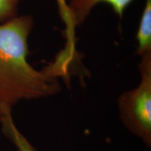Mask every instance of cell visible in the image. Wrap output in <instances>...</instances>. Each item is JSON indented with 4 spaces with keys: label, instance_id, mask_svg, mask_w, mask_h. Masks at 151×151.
Returning <instances> with one entry per match:
<instances>
[{
    "label": "cell",
    "instance_id": "cell-1",
    "mask_svg": "<svg viewBox=\"0 0 151 151\" xmlns=\"http://www.w3.org/2000/svg\"><path fill=\"white\" fill-rule=\"evenodd\" d=\"M33 26L29 15L0 24V104L11 109L22 100L51 97L62 90L60 75L50 64L39 71L28 62Z\"/></svg>",
    "mask_w": 151,
    "mask_h": 151
},
{
    "label": "cell",
    "instance_id": "cell-2",
    "mask_svg": "<svg viewBox=\"0 0 151 151\" xmlns=\"http://www.w3.org/2000/svg\"><path fill=\"white\" fill-rule=\"evenodd\" d=\"M141 57L139 86L120 94L118 99V114L124 127L151 146V52Z\"/></svg>",
    "mask_w": 151,
    "mask_h": 151
},
{
    "label": "cell",
    "instance_id": "cell-3",
    "mask_svg": "<svg viewBox=\"0 0 151 151\" xmlns=\"http://www.w3.org/2000/svg\"><path fill=\"white\" fill-rule=\"evenodd\" d=\"M134 0H66L69 15V29L66 34L67 44L65 50L74 52L76 40L75 29L80 26L89 16L92 9L100 3L110 5L114 13L120 18Z\"/></svg>",
    "mask_w": 151,
    "mask_h": 151
},
{
    "label": "cell",
    "instance_id": "cell-4",
    "mask_svg": "<svg viewBox=\"0 0 151 151\" xmlns=\"http://www.w3.org/2000/svg\"><path fill=\"white\" fill-rule=\"evenodd\" d=\"M0 125L4 135L11 142L17 151H37L15 124L12 109L0 104Z\"/></svg>",
    "mask_w": 151,
    "mask_h": 151
},
{
    "label": "cell",
    "instance_id": "cell-5",
    "mask_svg": "<svg viewBox=\"0 0 151 151\" xmlns=\"http://www.w3.org/2000/svg\"><path fill=\"white\" fill-rule=\"evenodd\" d=\"M137 50L139 56L151 52V0H146L137 34Z\"/></svg>",
    "mask_w": 151,
    "mask_h": 151
},
{
    "label": "cell",
    "instance_id": "cell-6",
    "mask_svg": "<svg viewBox=\"0 0 151 151\" xmlns=\"http://www.w3.org/2000/svg\"><path fill=\"white\" fill-rule=\"evenodd\" d=\"M22 0H0V24L18 16V6Z\"/></svg>",
    "mask_w": 151,
    "mask_h": 151
},
{
    "label": "cell",
    "instance_id": "cell-7",
    "mask_svg": "<svg viewBox=\"0 0 151 151\" xmlns=\"http://www.w3.org/2000/svg\"><path fill=\"white\" fill-rule=\"evenodd\" d=\"M56 1L58 3L60 16L61 17L62 20H63V22L66 26L65 32V35H66L69 29V15H68L67 3H66V0H56Z\"/></svg>",
    "mask_w": 151,
    "mask_h": 151
}]
</instances>
